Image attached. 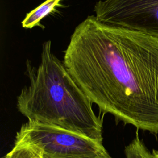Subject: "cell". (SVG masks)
Returning <instances> with one entry per match:
<instances>
[{
    "label": "cell",
    "mask_w": 158,
    "mask_h": 158,
    "mask_svg": "<svg viewBox=\"0 0 158 158\" xmlns=\"http://www.w3.org/2000/svg\"><path fill=\"white\" fill-rule=\"evenodd\" d=\"M68 72L103 115L158 134V36L88 16L64 51Z\"/></svg>",
    "instance_id": "6da1fadb"
},
{
    "label": "cell",
    "mask_w": 158,
    "mask_h": 158,
    "mask_svg": "<svg viewBox=\"0 0 158 158\" xmlns=\"http://www.w3.org/2000/svg\"><path fill=\"white\" fill-rule=\"evenodd\" d=\"M29 85L17 98L18 110L29 121L55 125L103 142V119L93 102L52 52L51 41L42 46L38 67L26 62Z\"/></svg>",
    "instance_id": "7a4b0ae2"
},
{
    "label": "cell",
    "mask_w": 158,
    "mask_h": 158,
    "mask_svg": "<svg viewBox=\"0 0 158 158\" xmlns=\"http://www.w3.org/2000/svg\"><path fill=\"white\" fill-rule=\"evenodd\" d=\"M15 143L29 144L44 158H99L109 154L103 142L55 125L29 121L16 134Z\"/></svg>",
    "instance_id": "3957f363"
},
{
    "label": "cell",
    "mask_w": 158,
    "mask_h": 158,
    "mask_svg": "<svg viewBox=\"0 0 158 158\" xmlns=\"http://www.w3.org/2000/svg\"><path fill=\"white\" fill-rule=\"evenodd\" d=\"M94 11L103 23L158 36V0H100Z\"/></svg>",
    "instance_id": "277c9868"
},
{
    "label": "cell",
    "mask_w": 158,
    "mask_h": 158,
    "mask_svg": "<svg viewBox=\"0 0 158 158\" xmlns=\"http://www.w3.org/2000/svg\"><path fill=\"white\" fill-rule=\"evenodd\" d=\"M62 0H46L37 7L27 14L22 22V26L24 28L30 29L35 27H44L41 23V20L47 15L54 12L57 7L61 6Z\"/></svg>",
    "instance_id": "5b68a950"
},
{
    "label": "cell",
    "mask_w": 158,
    "mask_h": 158,
    "mask_svg": "<svg viewBox=\"0 0 158 158\" xmlns=\"http://www.w3.org/2000/svg\"><path fill=\"white\" fill-rule=\"evenodd\" d=\"M126 158H154L152 152L145 146L136 133L134 139L125 148Z\"/></svg>",
    "instance_id": "8992f818"
},
{
    "label": "cell",
    "mask_w": 158,
    "mask_h": 158,
    "mask_svg": "<svg viewBox=\"0 0 158 158\" xmlns=\"http://www.w3.org/2000/svg\"><path fill=\"white\" fill-rule=\"evenodd\" d=\"M3 158H44L35 148L22 143L14 142L13 148Z\"/></svg>",
    "instance_id": "52a82bcc"
},
{
    "label": "cell",
    "mask_w": 158,
    "mask_h": 158,
    "mask_svg": "<svg viewBox=\"0 0 158 158\" xmlns=\"http://www.w3.org/2000/svg\"><path fill=\"white\" fill-rule=\"evenodd\" d=\"M154 158H158V149H153L152 151Z\"/></svg>",
    "instance_id": "ba28073f"
},
{
    "label": "cell",
    "mask_w": 158,
    "mask_h": 158,
    "mask_svg": "<svg viewBox=\"0 0 158 158\" xmlns=\"http://www.w3.org/2000/svg\"><path fill=\"white\" fill-rule=\"evenodd\" d=\"M99 158H112V157H111V156H110V154H108V155H106V156H104L99 157Z\"/></svg>",
    "instance_id": "9c48e42d"
}]
</instances>
